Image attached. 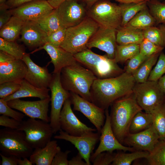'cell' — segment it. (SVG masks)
I'll use <instances>...</instances> for the list:
<instances>
[{
	"label": "cell",
	"instance_id": "7dc6e473",
	"mask_svg": "<svg viewBox=\"0 0 165 165\" xmlns=\"http://www.w3.org/2000/svg\"><path fill=\"white\" fill-rule=\"evenodd\" d=\"M21 122L5 115L0 116V125L5 127L18 129Z\"/></svg>",
	"mask_w": 165,
	"mask_h": 165
},
{
	"label": "cell",
	"instance_id": "ba28073f",
	"mask_svg": "<svg viewBox=\"0 0 165 165\" xmlns=\"http://www.w3.org/2000/svg\"><path fill=\"white\" fill-rule=\"evenodd\" d=\"M133 94L139 106L148 113L163 105L165 96L157 81L148 80L136 83Z\"/></svg>",
	"mask_w": 165,
	"mask_h": 165
},
{
	"label": "cell",
	"instance_id": "836d02e7",
	"mask_svg": "<svg viewBox=\"0 0 165 165\" xmlns=\"http://www.w3.org/2000/svg\"><path fill=\"white\" fill-rule=\"evenodd\" d=\"M149 152L146 151H135L131 153L118 152L112 163V165H130L134 160L142 158H147Z\"/></svg>",
	"mask_w": 165,
	"mask_h": 165
},
{
	"label": "cell",
	"instance_id": "6125c7cd",
	"mask_svg": "<svg viewBox=\"0 0 165 165\" xmlns=\"http://www.w3.org/2000/svg\"><path fill=\"white\" fill-rule=\"evenodd\" d=\"M163 105V106L164 107V108L165 109V98H164V100Z\"/></svg>",
	"mask_w": 165,
	"mask_h": 165
},
{
	"label": "cell",
	"instance_id": "60d3db41",
	"mask_svg": "<svg viewBox=\"0 0 165 165\" xmlns=\"http://www.w3.org/2000/svg\"><path fill=\"white\" fill-rule=\"evenodd\" d=\"M142 31L144 38L162 46V35L160 30L158 27L151 26L143 29Z\"/></svg>",
	"mask_w": 165,
	"mask_h": 165
},
{
	"label": "cell",
	"instance_id": "f6af8a7d",
	"mask_svg": "<svg viewBox=\"0 0 165 165\" xmlns=\"http://www.w3.org/2000/svg\"><path fill=\"white\" fill-rule=\"evenodd\" d=\"M20 87V82H6L0 84V98H4L17 91Z\"/></svg>",
	"mask_w": 165,
	"mask_h": 165
},
{
	"label": "cell",
	"instance_id": "94428289",
	"mask_svg": "<svg viewBox=\"0 0 165 165\" xmlns=\"http://www.w3.org/2000/svg\"><path fill=\"white\" fill-rule=\"evenodd\" d=\"M7 0H0V4L6 3Z\"/></svg>",
	"mask_w": 165,
	"mask_h": 165
},
{
	"label": "cell",
	"instance_id": "681fc988",
	"mask_svg": "<svg viewBox=\"0 0 165 165\" xmlns=\"http://www.w3.org/2000/svg\"><path fill=\"white\" fill-rule=\"evenodd\" d=\"M2 160L0 165H17L18 158L17 156L11 155L6 156L1 153H0Z\"/></svg>",
	"mask_w": 165,
	"mask_h": 165
},
{
	"label": "cell",
	"instance_id": "ab89813d",
	"mask_svg": "<svg viewBox=\"0 0 165 165\" xmlns=\"http://www.w3.org/2000/svg\"><path fill=\"white\" fill-rule=\"evenodd\" d=\"M148 57L139 53L127 61L124 72L133 75Z\"/></svg>",
	"mask_w": 165,
	"mask_h": 165
},
{
	"label": "cell",
	"instance_id": "e575fe53",
	"mask_svg": "<svg viewBox=\"0 0 165 165\" xmlns=\"http://www.w3.org/2000/svg\"><path fill=\"white\" fill-rule=\"evenodd\" d=\"M146 159L148 165H165V139L159 140Z\"/></svg>",
	"mask_w": 165,
	"mask_h": 165
},
{
	"label": "cell",
	"instance_id": "e0dca14e",
	"mask_svg": "<svg viewBox=\"0 0 165 165\" xmlns=\"http://www.w3.org/2000/svg\"><path fill=\"white\" fill-rule=\"evenodd\" d=\"M69 98L67 99L64 104L60 117L61 129L74 136H80L96 131V128L88 127L78 118L73 112Z\"/></svg>",
	"mask_w": 165,
	"mask_h": 165
},
{
	"label": "cell",
	"instance_id": "c3c4849f",
	"mask_svg": "<svg viewBox=\"0 0 165 165\" xmlns=\"http://www.w3.org/2000/svg\"><path fill=\"white\" fill-rule=\"evenodd\" d=\"M71 151L67 150L64 152L60 150L55 155L51 165H68L69 161L68 160L69 154Z\"/></svg>",
	"mask_w": 165,
	"mask_h": 165
},
{
	"label": "cell",
	"instance_id": "7c38bea8",
	"mask_svg": "<svg viewBox=\"0 0 165 165\" xmlns=\"http://www.w3.org/2000/svg\"><path fill=\"white\" fill-rule=\"evenodd\" d=\"M69 99L73 110L82 113L95 127L97 132L101 133L106 119L105 110L92 102L74 93L70 92Z\"/></svg>",
	"mask_w": 165,
	"mask_h": 165
},
{
	"label": "cell",
	"instance_id": "4dcf8cb0",
	"mask_svg": "<svg viewBox=\"0 0 165 165\" xmlns=\"http://www.w3.org/2000/svg\"><path fill=\"white\" fill-rule=\"evenodd\" d=\"M119 6L122 17V27L125 26L137 13L147 7V2L120 4Z\"/></svg>",
	"mask_w": 165,
	"mask_h": 165
},
{
	"label": "cell",
	"instance_id": "8fae6325",
	"mask_svg": "<svg viewBox=\"0 0 165 165\" xmlns=\"http://www.w3.org/2000/svg\"><path fill=\"white\" fill-rule=\"evenodd\" d=\"M27 70L22 59L0 50V84L9 81L20 82L24 79Z\"/></svg>",
	"mask_w": 165,
	"mask_h": 165
},
{
	"label": "cell",
	"instance_id": "f546056e",
	"mask_svg": "<svg viewBox=\"0 0 165 165\" xmlns=\"http://www.w3.org/2000/svg\"><path fill=\"white\" fill-rule=\"evenodd\" d=\"M161 52L148 57L132 75L136 83H142L147 81L152 68L157 62Z\"/></svg>",
	"mask_w": 165,
	"mask_h": 165
},
{
	"label": "cell",
	"instance_id": "7bdbcfd3",
	"mask_svg": "<svg viewBox=\"0 0 165 165\" xmlns=\"http://www.w3.org/2000/svg\"><path fill=\"white\" fill-rule=\"evenodd\" d=\"M3 99H0V114L5 115L15 119L20 122H22L25 116V114L12 109Z\"/></svg>",
	"mask_w": 165,
	"mask_h": 165
},
{
	"label": "cell",
	"instance_id": "f907efd6",
	"mask_svg": "<svg viewBox=\"0 0 165 165\" xmlns=\"http://www.w3.org/2000/svg\"><path fill=\"white\" fill-rule=\"evenodd\" d=\"M12 16L10 9L0 11V29L9 20Z\"/></svg>",
	"mask_w": 165,
	"mask_h": 165
},
{
	"label": "cell",
	"instance_id": "277c9868",
	"mask_svg": "<svg viewBox=\"0 0 165 165\" xmlns=\"http://www.w3.org/2000/svg\"><path fill=\"white\" fill-rule=\"evenodd\" d=\"M77 61L91 71L98 79H105L118 76L124 72L114 59L107 55L97 54L87 49L74 55Z\"/></svg>",
	"mask_w": 165,
	"mask_h": 165
},
{
	"label": "cell",
	"instance_id": "ffe728a7",
	"mask_svg": "<svg viewBox=\"0 0 165 165\" xmlns=\"http://www.w3.org/2000/svg\"><path fill=\"white\" fill-rule=\"evenodd\" d=\"M160 140L159 134L152 125L148 129L134 134L129 133L123 145L133 148L136 151L151 152Z\"/></svg>",
	"mask_w": 165,
	"mask_h": 165
},
{
	"label": "cell",
	"instance_id": "8d00e7d4",
	"mask_svg": "<svg viewBox=\"0 0 165 165\" xmlns=\"http://www.w3.org/2000/svg\"><path fill=\"white\" fill-rule=\"evenodd\" d=\"M152 125L158 133L160 140L165 139V109L163 105L152 111Z\"/></svg>",
	"mask_w": 165,
	"mask_h": 165
},
{
	"label": "cell",
	"instance_id": "603a6c76",
	"mask_svg": "<svg viewBox=\"0 0 165 165\" xmlns=\"http://www.w3.org/2000/svg\"><path fill=\"white\" fill-rule=\"evenodd\" d=\"M43 49L50 56L54 69L53 73H61L64 68L76 63L77 61L73 54L61 47L46 43L37 50Z\"/></svg>",
	"mask_w": 165,
	"mask_h": 165
},
{
	"label": "cell",
	"instance_id": "5bb4252c",
	"mask_svg": "<svg viewBox=\"0 0 165 165\" xmlns=\"http://www.w3.org/2000/svg\"><path fill=\"white\" fill-rule=\"evenodd\" d=\"M105 121L101 132L100 143L95 152L91 155L90 162H92L98 154L104 152H113L115 150L123 151L124 152L136 151L132 147L124 146L118 140L112 128L108 109L105 110Z\"/></svg>",
	"mask_w": 165,
	"mask_h": 165
},
{
	"label": "cell",
	"instance_id": "83f0119b",
	"mask_svg": "<svg viewBox=\"0 0 165 165\" xmlns=\"http://www.w3.org/2000/svg\"><path fill=\"white\" fill-rule=\"evenodd\" d=\"M152 123V116L151 113L139 112L132 119L129 127V133H136L145 130L150 127Z\"/></svg>",
	"mask_w": 165,
	"mask_h": 165
},
{
	"label": "cell",
	"instance_id": "6f0895ef",
	"mask_svg": "<svg viewBox=\"0 0 165 165\" xmlns=\"http://www.w3.org/2000/svg\"><path fill=\"white\" fill-rule=\"evenodd\" d=\"M115 0L120 3H138L142 2H148L150 0Z\"/></svg>",
	"mask_w": 165,
	"mask_h": 165
},
{
	"label": "cell",
	"instance_id": "44dd1931",
	"mask_svg": "<svg viewBox=\"0 0 165 165\" xmlns=\"http://www.w3.org/2000/svg\"><path fill=\"white\" fill-rule=\"evenodd\" d=\"M22 60L26 64L28 70L24 79L33 86L40 88L49 87L52 78L46 67H41L35 63L29 54L26 53Z\"/></svg>",
	"mask_w": 165,
	"mask_h": 165
},
{
	"label": "cell",
	"instance_id": "9f6ffc18",
	"mask_svg": "<svg viewBox=\"0 0 165 165\" xmlns=\"http://www.w3.org/2000/svg\"><path fill=\"white\" fill-rule=\"evenodd\" d=\"M66 0H47L50 4L54 9L57 8L59 6Z\"/></svg>",
	"mask_w": 165,
	"mask_h": 165
},
{
	"label": "cell",
	"instance_id": "30bf717a",
	"mask_svg": "<svg viewBox=\"0 0 165 165\" xmlns=\"http://www.w3.org/2000/svg\"><path fill=\"white\" fill-rule=\"evenodd\" d=\"M52 78L49 86L51 92V109L50 125L54 134L61 130L60 123V113L65 101L69 98L70 92L62 86L61 73H53Z\"/></svg>",
	"mask_w": 165,
	"mask_h": 165
},
{
	"label": "cell",
	"instance_id": "ee69618b",
	"mask_svg": "<svg viewBox=\"0 0 165 165\" xmlns=\"http://www.w3.org/2000/svg\"><path fill=\"white\" fill-rule=\"evenodd\" d=\"M66 29V28H62L47 36L45 39V43L60 47L65 39Z\"/></svg>",
	"mask_w": 165,
	"mask_h": 165
},
{
	"label": "cell",
	"instance_id": "484cf974",
	"mask_svg": "<svg viewBox=\"0 0 165 165\" xmlns=\"http://www.w3.org/2000/svg\"><path fill=\"white\" fill-rule=\"evenodd\" d=\"M144 39L142 30L125 26L116 29V39L118 45H140Z\"/></svg>",
	"mask_w": 165,
	"mask_h": 165
},
{
	"label": "cell",
	"instance_id": "6da1fadb",
	"mask_svg": "<svg viewBox=\"0 0 165 165\" xmlns=\"http://www.w3.org/2000/svg\"><path fill=\"white\" fill-rule=\"evenodd\" d=\"M136 83L133 75L125 72L114 77L97 79L90 90L92 102L105 110L116 100L132 94Z\"/></svg>",
	"mask_w": 165,
	"mask_h": 165
},
{
	"label": "cell",
	"instance_id": "d4e9b609",
	"mask_svg": "<svg viewBox=\"0 0 165 165\" xmlns=\"http://www.w3.org/2000/svg\"><path fill=\"white\" fill-rule=\"evenodd\" d=\"M20 87L14 94L3 99L8 102L16 99L27 97H38L43 99L50 97L49 94L50 89L37 88L31 84L25 79L20 82Z\"/></svg>",
	"mask_w": 165,
	"mask_h": 165
},
{
	"label": "cell",
	"instance_id": "74e56055",
	"mask_svg": "<svg viewBox=\"0 0 165 165\" xmlns=\"http://www.w3.org/2000/svg\"><path fill=\"white\" fill-rule=\"evenodd\" d=\"M150 12L156 20V24H165V3L152 1L149 5Z\"/></svg>",
	"mask_w": 165,
	"mask_h": 165
},
{
	"label": "cell",
	"instance_id": "9c48e42d",
	"mask_svg": "<svg viewBox=\"0 0 165 165\" xmlns=\"http://www.w3.org/2000/svg\"><path fill=\"white\" fill-rule=\"evenodd\" d=\"M17 130L24 132L27 142L33 149L45 147L54 134L48 122L31 118L23 120Z\"/></svg>",
	"mask_w": 165,
	"mask_h": 165
},
{
	"label": "cell",
	"instance_id": "91938a15",
	"mask_svg": "<svg viewBox=\"0 0 165 165\" xmlns=\"http://www.w3.org/2000/svg\"><path fill=\"white\" fill-rule=\"evenodd\" d=\"M28 158L25 157L23 158H19L18 161V164L19 165H32L33 163L30 160H28Z\"/></svg>",
	"mask_w": 165,
	"mask_h": 165
},
{
	"label": "cell",
	"instance_id": "cb8c5ba5",
	"mask_svg": "<svg viewBox=\"0 0 165 165\" xmlns=\"http://www.w3.org/2000/svg\"><path fill=\"white\" fill-rule=\"evenodd\" d=\"M61 150L56 140L50 141L42 148L35 149L29 157L33 164L51 165L53 160L58 152Z\"/></svg>",
	"mask_w": 165,
	"mask_h": 165
},
{
	"label": "cell",
	"instance_id": "4316f807",
	"mask_svg": "<svg viewBox=\"0 0 165 165\" xmlns=\"http://www.w3.org/2000/svg\"><path fill=\"white\" fill-rule=\"evenodd\" d=\"M25 20L12 16L9 20L0 29V37L8 41H15L20 35Z\"/></svg>",
	"mask_w": 165,
	"mask_h": 165
},
{
	"label": "cell",
	"instance_id": "7402d4cb",
	"mask_svg": "<svg viewBox=\"0 0 165 165\" xmlns=\"http://www.w3.org/2000/svg\"><path fill=\"white\" fill-rule=\"evenodd\" d=\"M20 35V41L30 49L43 46L47 36L38 23L32 20H25Z\"/></svg>",
	"mask_w": 165,
	"mask_h": 165
},
{
	"label": "cell",
	"instance_id": "9a60e30c",
	"mask_svg": "<svg viewBox=\"0 0 165 165\" xmlns=\"http://www.w3.org/2000/svg\"><path fill=\"white\" fill-rule=\"evenodd\" d=\"M56 9L62 25L66 28L78 24L87 16L83 4L78 0H66Z\"/></svg>",
	"mask_w": 165,
	"mask_h": 165
},
{
	"label": "cell",
	"instance_id": "b9f144b4",
	"mask_svg": "<svg viewBox=\"0 0 165 165\" xmlns=\"http://www.w3.org/2000/svg\"><path fill=\"white\" fill-rule=\"evenodd\" d=\"M139 53L149 57L155 53H160L164 48L157 45L146 38H144L139 45Z\"/></svg>",
	"mask_w": 165,
	"mask_h": 165
},
{
	"label": "cell",
	"instance_id": "2e32d148",
	"mask_svg": "<svg viewBox=\"0 0 165 165\" xmlns=\"http://www.w3.org/2000/svg\"><path fill=\"white\" fill-rule=\"evenodd\" d=\"M50 97L34 101H25L16 99L7 102L12 108L19 110L30 118L38 119L49 123V106Z\"/></svg>",
	"mask_w": 165,
	"mask_h": 165
},
{
	"label": "cell",
	"instance_id": "f35d334b",
	"mask_svg": "<svg viewBox=\"0 0 165 165\" xmlns=\"http://www.w3.org/2000/svg\"><path fill=\"white\" fill-rule=\"evenodd\" d=\"M165 74V54L161 52L159 57L156 64L152 69L148 80L157 81Z\"/></svg>",
	"mask_w": 165,
	"mask_h": 165
},
{
	"label": "cell",
	"instance_id": "ac0fdd59",
	"mask_svg": "<svg viewBox=\"0 0 165 165\" xmlns=\"http://www.w3.org/2000/svg\"><path fill=\"white\" fill-rule=\"evenodd\" d=\"M54 9L47 0H36L10 10L13 16L24 20L36 21L48 16Z\"/></svg>",
	"mask_w": 165,
	"mask_h": 165
},
{
	"label": "cell",
	"instance_id": "8992f818",
	"mask_svg": "<svg viewBox=\"0 0 165 165\" xmlns=\"http://www.w3.org/2000/svg\"><path fill=\"white\" fill-rule=\"evenodd\" d=\"M33 148L27 142L24 132L5 127L0 130V150L6 156L29 157Z\"/></svg>",
	"mask_w": 165,
	"mask_h": 165
},
{
	"label": "cell",
	"instance_id": "db71d44e",
	"mask_svg": "<svg viewBox=\"0 0 165 165\" xmlns=\"http://www.w3.org/2000/svg\"><path fill=\"white\" fill-rule=\"evenodd\" d=\"M157 82L160 88L165 94V74L159 79Z\"/></svg>",
	"mask_w": 165,
	"mask_h": 165
},
{
	"label": "cell",
	"instance_id": "bcb514c9",
	"mask_svg": "<svg viewBox=\"0 0 165 165\" xmlns=\"http://www.w3.org/2000/svg\"><path fill=\"white\" fill-rule=\"evenodd\" d=\"M116 153L113 152H104L98 154L92 161L94 165H108L112 164Z\"/></svg>",
	"mask_w": 165,
	"mask_h": 165
},
{
	"label": "cell",
	"instance_id": "11a10c76",
	"mask_svg": "<svg viewBox=\"0 0 165 165\" xmlns=\"http://www.w3.org/2000/svg\"><path fill=\"white\" fill-rule=\"evenodd\" d=\"M158 28L161 32L162 35V46L165 47V24H162L160 25Z\"/></svg>",
	"mask_w": 165,
	"mask_h": 165
},
{
	"label": "cell",
	"instance_id": "f1b7e54d",
	"mask_svg": "<svg viewBox=\"0 0 165 165\" xmlns=\"http://www.w3.org/2000/svg\"><path fill=\"white\" fill-rule=\"evenodd\" d=\"M155 24V19L147 7L137 13L126 26L143 30L153 26Z\"/></svg>",
	"mask_w": 165,
	"mask_h": 165
},
{
	"label": "cell",
	"instance_id": "7a4b0ae2",
	"mask_svg": "<svg viewBox=\"0 0 165 165\" xmlns=\"http://www.w3.org/2000/svg\"><path fill=\"white\" fill-rule=\"evenodd\" d=\"M111 106L109 115L112 128L117 139L123 145L124 139L129 133L133 118L143 110L133 94L116 100Z\"/></svg>",
	"mask_w": 165,
	"mask_h": 165
},
{
	"label": "cell",
	"instance_id": "1f68e13d",
	"mask_svg": "<svg viewBox=\"0 0 165 165\" xmlns=\"http://www.w3.org/2000/svg\"><path fill=\"white\" fill-rule=\"evenodd\" d=\"M35 21L38 23L47 36L61 28H64L59 18L56 9L48 16Z\"/></svg>",
	"mask_w": 165,
	"mask_h": 165
},
{
	"label": "cell",
	"instance_id": "4fadbf2b",
	"mask_svg": "<svg viewBox=\"0 0 165 165\" xmlns=\"http://www.w3.org/2000/svg\"><path fill=\"white\" fill-rule=\"evenodd\" d=\"M101 133L91 132L80 136L70 135L61 129L59 134L54 137L56 139L71 142L78 149L88 165H91L90 157L95 145L99 140Z\"/></svg>",
	"mask_w": 165,
	"mask_h": 165
},
{
	"label": "cell",
	"instance_id": "680465c9",
	"mask_svg": "<svg viewBox=\"0 0 165 165\" xmlns=\"http://www.w3.org/2000/svg\"><path fill=\"white\" fill-rule=\"evenodd\" d=\"M83 4L86 5V8L88 9L95 3L99 0H79Z\"/></svg>",
	"mask_w": 165,
	"mask_h": 165
},
{
	"label": "cell",
	"instance_id": "816d5d0a",
	"mask_svg": "<svg viewBox=\"0 0 165 165\" xmlns=\"http://www.w3.org/2000/svg\"><path fill=\"white\" fill-rule=\"evenodd\" d=\"M36 0H7L6 3L9 9L17 7L27 2Z\"/></svg>",
	"mask_w": 165,
	"mask_h": 165
},
{
	"label": "cell",
	"instance_id": "52a82bcc",
	"mask_svg": "<svg viewBox=\"0 0 165 165\" xmlns=\"http://www.w3.org/2000/svg\"><path fill=\"white\" fill-rule=\"evenodd\" d=\"M87 16L99 26L116 29L121 25L119 5L107 0H99L87 10Z\"/></svg>",
	"mask_w": 165,
	"mask_h": 165
},
{
	"label": "cell",
	"instance_id": "d590c367",
	"mask_svg": "<svg viewBox=\"0 0 165 165\" xmlns=\"http://www.w3.org/2000/svg\"><path fill=\"white\" fill-rule=\"evenodd\" d=\"M0 50L19 59L26 53L23 46L15 41H8L0 38Z\"/></svg>",
	"mask_w": 165,
	"mask_h": 165
},
{
	"label": "cell",
	"instance_id": "d6986e66",
	"mask_svg": "<svg viewBox=\"0 0 165 165\" xmlns=\"http://www.w3.org/2000/svg\"><path fill=\"white\" fill-rule=\"evenodd\" d=\"M117 44L116 29L99 26L89 41L87 48H98L105 52L108 58L114 59Z\"/></svg>",
	"mask_w": 165,
	"mask_h": 165
},
{
	"label": "cell",
	"instance_id": "3957f363",
	"mask_svg": "<svg viewBox=\"0 0 165 165\" xmlns=\"http://www.w3.org/2000/svg\"><path fill=\"white\" fill-rule=\"evenodd\" d=\"M97 79L91 71L78 62L64 68L61 72V83L65 90L91 102L90 90Z\"/></svg>",
	"mask_w": 165,
	"mask_h": 165
},
{
	"label": "cell",
	"instance_id": "5b68a950",
	"mask_svg": "<svg viewBox=\"0 0 165 165\" xmlns=\"http://www.w3.org/2000/svg\"><path fill=\"white\" fill-rule=\"evenodd\" d=\"M99 27L87 16L79 24L67 28L65 39L60 47L73 55L86 50L88 43Z\"/></svg>",
	"mask_w": 165,
	"mask_h": 165
},
{
	"label": "cell",
	"instance_id": "d6a6232c",
	"mask_svg": "<svg viewBox=\"0 0 165 165\" xmlns=\"http://www.w3.org/2000/svg\"><path fill=\"white\" fill-rule=\"evenodd\" d=\"M139 45H118L116 46L114 59L117 63H123L139 53Z\"/></svg>",
	"mask_w": 165,
	"mask_h": 165
},
{
	"label": "cell",
	"instance_id": "f5cc1de1",
	"mask_svg": "<svg viewBox=\"0 0 165 165\" xmlns=\"http://www.w3.org/2000/svg\"><path fill=\"white\" fill-rule=\"evenodd\" d=\"M83 159L82 156L78 152L75 156L69 160L68 165H88L85 161H83Z\"/></svg>",
	"mask_w": 165,
	"mask_h": 165
}]
</instances>
